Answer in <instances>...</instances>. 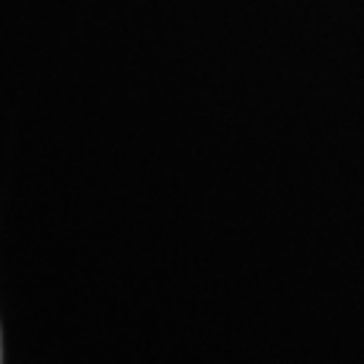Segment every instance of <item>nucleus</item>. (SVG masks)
Here are the masks:
<instances>
[]
</instances>
